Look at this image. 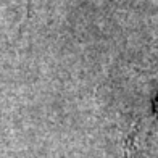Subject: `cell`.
Instances as JSON below:
<instances>
[{"label":"cell","instance_id":"obj_2","mask_svg":"<svg viewBox=\"0 0 158 158\" xmlns=\"http://www.w3.org/2000/svg\"><path fill=\"white\" fill-rule=\"evenodd\" d=\"M156 110H158V103H156Z\"/></svg>","mask_w":158,"mask_h":158},{"label":"cell","instance_id":"obj_1","mask_svg":"<svg viewBox=\"0 0 158 158\" xmlns=\"http://www.w3.org/2000/svg\"><path fill=\"white\" fill-rule=\"evenodd\" d=\"M0 5H8V6H18L21 5V0H0Z\"/></svg>","mask_w":158,"mask_h":158}]
</instances>
